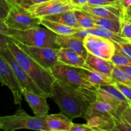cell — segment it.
Segmentation results:
<instances>
[{
    "label": "cell",
    "mask_w": 131,
    "mask_h": 131,
    "mask_svg": "<svg viewBox=\"0 0 131 131\" xmlns=\"http://www.w3.org/2000/svg\"><path fill=\"white\" fill-rule=\"evenodd\" d=\"M75 36L80 37V38L83 39L86 36L88 35H93L99 36V37H104V38L109 39L110 40L113 41L116 43H126V42H129L125 38L121 37V35L118 33H114L111 31L107 30V29H104V28H100L97 26L95 28L88 29H81L77 33H74Z\"/></svg>",
    "instance_id": "cell-19"
},
{
    "label": "cell",
    "mask_w": 131,
    "mask_h": 131,
    "mask_svg": "<svg viewBox=\"0 0 131 131\" xmlns=\"http://www.w3.org/2000/svg\"><path fill=\"white\" fill-rule=\"evenodd\" d=\"M69 131H93L87 124H78L73 123Z\"/></svg>",
    "instance_id": "cell-36"
},
{
    "label": "cell",
    "mask_w": 131,
    "mask_h": 131,
    "mask_svg": "<svg viewBox=\"0 0 131 131\" xmlns=\"http://www.w3.org/2000/svg\"><path fill=\"white\" fill-rule=\"evenodd\" d=\"M87 52L98 57L110 60L115 52L114 42L99 36L88 35L83 39Z\"/></svg>",
    "instance_id": "cell-10"
},
{
    "label": "cell",
    "mask_w": 131,
    "mask_h": 131,
    "mask_svg": "<svg viewBox=\"0 0 131 131\" xmlns=\"http://www.w3.org/2000/svg\"><path fill=\"white\" fill-rule=\"evenodd\" d=\"M118 67L120 68V69H121L122 70H124V71H125L127 73H128V74L131 76V66H118Z\"/></svg>",
    "instance_id": "cell-42"
},
{
    "label": "cell",
    "mask_w": 131,
    "mask_h": 131,
    "mask_svg": "<svg viewBox=\"0 0 131 131\" xmlns=\"http://www.w3.org/2000/svg\"><path fill=\"white\" fill-rule=\"evenodd\" d=\"M83 11L96 17L121 19L123 18V10L121 5L89 6L84 5L80 8Z\"/></svg>",
    "instance_id": "cell-15"
},
{
    "label": "cell",
    "mask_w": 131,
    "mask_h": 131,
    "mask_svg": "<svg viewBox=\"0 0 131 131\" xmlns=\"http://www.w3.org/2000/svg\"><path fill=\"white\" fill-rule=\"evenodd\" d=\"M0 33L8 37H11L10 29L6 26L5 21L0 18Z\"/></svg>",
    "instance_id": "cell-37"
},
{
    "label": "cell",
    "mask_w": 131,
    "mask_h": 131,
    "mask_svg": "<svg viewBox=\"0 0 131 131\" xmlns=\"http://www.w3.org/2000/svg\"><path fill=\"white\" fill-rule=\"evenodd\" d=\"M0 83L11 91L14 97V104L20 106L23 95L21 89L13 70L8 63L0 55Z\"/></svg>",
    "instance_id": "cell-12"
},
{
    "label": "cell",
    "mask_w": 131,
    "mask_h": 131,
    "mask_svg": "<svg viewBox=\"0 0 131 131\" xmlns=\"http://www.w3.org/2000/svg\"><path fill=\"white\" fill-rule=\"evenodd\" d=\"M119 115L126 120L131 122V104L128 103L121 110Z\"/></svg>",
    "instance_id": "cell-35"
},
{
    "label": "cell",
    "mask_w": 131,
    "mask_h": 131,
    "mask_svg": "<svg viewBox=\"0 0 131 131\" xmlns=\"http://www.w3.org/2000/svg\"><path fill=\"white\" fill-rule=\"evenodd\" d=\"M71 4L76 8H80L84 5H87L89 0H69Z\"/></svg>",
    "instance_id": "cell-39"
},
{
    "label": "cell",
    "mask_w": 131,
    "mask_h": 131,
    "mask_svg": "<svg viewBox=\"0 0 131 131\" xmlns=\"http://www.w3.org/2000/svg\"><path fill=\"white\" fill-rule=\"evenodd\" d=\"M55 79L79 88L96 92L98 86L92 84L84 78L81 67H74L58 63L50 69Z\"/></svg>",
    "instance_id": "cell-6"
},
{
    "label": "cell",
    "mask_w": 131,
    "mask_h": 131,
    "mask_svg": "<svg viewBox=\"0 0 131 131\" xmlns=\"http://www.w3.org/2000/svg\"><path fill=\"white\" fill-rule=\"evenodd\" d=\"M11 5L6 0H0V18L5 20L8 13Z\"/></svg>",
    "instance_id": "cell-33"
},
{
    "label": "cell",
    "mask_w": 131,
    "mask_h": 131,
    "mask_svg": "<svg viewBox=\"0 0 131 131\" xmlns=\"http://www.w3.org/2000/svg\"><path fill=\"white\" fill-rule=\"evenodd\" d=\"M9 4L12 6H15V5H17L18 4L17 3L16 0H6Z\"/></svg>",
    "instance_id": "cell-43"
},
{
    "label": "cell",
    "mask_w": 131,
    "mask_h": 131,
    "mask_svg": "<svg viewBox=\"0 0 131 131\" xmlns=\"http://www.w3.org/2000/svg\"><path fill=\"white\" fill-rule=\"evenodd\" d=\"M96 100H102L118 107L128 104V100L114 84L100 85L96 90Z\"/></svg>",
    "instance_id": "cell-13"
},
{
    "label": "cell",
    "mask_w": 131,
    "mask_h": 131,
    "mask_svg": "<svg viewBox=\"0 0 131 131\" xmlns=\"http://www.w3.org/2000/svg\"><path fill=\"white\" fill-rule=\"evenodd\" d=\"M111 77L116 81L119 82V83H121L131 87L130 75L116 65H115L113 69Z\"/></svg>",
    "instance_id": "cell-26"
},
{
    "label": "cell",
    "mask_w": 131,
    "mask_h": 131,
    "mask_svg": "<svg viewBox=\"0 0 131 131\" xmlns=\"http://www.w3.org/2000/svg\"><path fill=\"white\" fill-rule=\"evenodd\" d=\"M21 92L35 116H44L48 115L49 106L46 101L47 97L40 95L25 88L21 89Z\"/></svg>",
    "instance_id": "cell-14"
},
{
    "label": "cell",
    "mask_w": 131,
    "mask_h": 131,
    "mask_svg": "<svg viewBox=\"0 0 131 131\" xmlns=\"http://www.w3.org/2000/svg\"><path fill=\"white\" fill-rule=\"evenodd\" d=\"M131 5V0H121V6L123 10L127 9Z\"/></svg>",
    "instance_id": "cell-41"
},
{
    "label": "cell",
    "mask_w": 131,
    "mask_h": 131,
    "mask_svg": "<svg viewBox=\"0 0 131 131\" xmlns=\"http://www.w3.org/2000/svg\"><path fill=\"white\" fill-rule=\"evenodd\" d=\"M0 55L3 56V58L10 65L13 70V72L17 80L19 86H20L21 89L25 88L33 93H37L40 95L46 96L48 97L47 95L45 93V92L37 85V83L30 77V75L19 66L8 47L5 49H0Z\"/></svg>",
    "instance_id": "cell-8"
},
{
    "label": "cell",
    "mask_w": 131,
    "mask_h": 131,
    "mask_svg": "<svg viewBox=\"0 0 131 131\" xmlns=\"http://www.w3.org/2000/svg\"><path fill=\"white\" fill-rule=\"evenodd\" d=\"M89 14V13H88ZM92 17L95 24L100 28L111 31L114 33L120 35L121 32V19H110V18L100 17L90 14Z\"/></svg>",
    "instance_id": "cell-24"
},
{
    "label": "cell",
    "mask_w": 131,
    "mask_h": 131,
    "mask_svg": "<svg viewBox=\"0 0 131 131\" xmlns=\"http://www.w3.org/2000/svg\"><path fill=\"white\" fill-rule=\"evenodd\" d=\"M131 17V5L127 9L123 10V18L128 20Z\"/></svg>",
    "instance_id": "cell-40"
},
{
    "label": "cell",
    "mask_w": 131,
    "mask_h": 131,
    "mask_svg": "<svg viewBox=\"0 0 131 131\" xmlns=\"http://www.w3.org/2000/svg\"><path fill=\"white\" fill-rule=\"evenodd\" d=\"M120 35L131 42V22L124 18H122L121 22Z\"/></svg>",
    "instance_id": "cell-28"
},
{
    "label": "cell",
    "mask_w": 131,
    "mask_h": 131,
    "mask_svg": "<svg viewBox=\"0 0 131 131\" xmlns=\"http://www.w3.org/2000/svg\"><path fill=\"white\" fill-rule=\"evenodd\" d=\"M85 60H86V65L84 67L111 77L112 72L115 66L111 60H105L98 57L89 52L87 53Z\"/></svg>",
    "instance_id": "cell-18"
},
{
    "label": "cell",
    "mask_w": 131,
    "mask_h": 131,
    "mask_svg": "<svg viewBox=\"0 0 131 131\" xmlns=\"http://www.w3.org/2000/svg\"><path fill=\"white\" fill-rule=\"evenodd\" d=\"M114 131H131V122L122 117L119 113Z\"/></svg>",
    "instance_id": "cell-29"
},
{
    "label": "cell",
    "mask_w": 131,
    "mask_h": 131,
    "mask_svg": "<svg viewBox=\"0 0 131 131\" xmlns=\"http://www.w3.org/2000/svg\"><path fill=\"white\" fill-rule=\"evenodd\" d=\"M8 47L19 66L45 92L48 97L50 98L53 83L55 78L50 69L43 67L30 57L10 37L8 39Z\"/></svg>",
    "instance_id": "cell-2"
},
{
    "label": "cell",
    "mask_w": 131,
    "mask_h": 131,
    "mask_svg": "<svg viewBox=\"0 0 131 131\" xmlns=\"http://www.w3.org/2000/svg\"><path fill=\"white\" fill-rule=\"evenodd\" d=\"M9 37L0 33V49L8 48V39Z\"/></svg>",
    "instance_id": "cell-38"
},
{
    "label": "cell",
    "mask_w": 131,
    "mask_h": 131,
    "mask_svg": "<svg viewBox=\"0 0 131 131\" xmlns=\"http://www.w3.org/2000/svg\"><path fill=\"white\" fill-rule=\"evenodd\" d=\"M44 116H30L20 108L14 115L0 116L1 129L5 131H14L22 129L48 131L44 124Z\"/></svg>",
    "instance_id": "cell-5"
},
{
    "label": "cell",
    "mask_w": 131,
    "mask_h": 131,
    "mask_svg": "<svg viewBox=\"0 0 131 131\" xmlns=\"http://www.w3.org/2000/svg\"><path fill=\"white\" fill-rule=\"evenodd\" d=\"M40 19H41V25H43L44 26L51 30L56 35H73L77 33L81 29H83L80 28H73V27L68 26L64 24L43 19V18H40Z\"/></svg>",
    "instance_id": "cell-22"
},
{
    "label": "cell",
    "mask_w": 131,
    "mask_h": 131,
    "mask_svg": "<svg viewBox=\"0 0 131 131\" xmlns=\"http://www.w3.org/2000/svg\"><path fill=\"white\" fill-rule=\"evenodd\" d=\"M110 60L116 66H131V59L116 51Z\"/></svg>",
    "instance_id": "cell-27"
},
{
    "label": "cell",
    "mask_w": 131,
    "mask_h": 131,
    "mask_svg": "<svg viewBox=\"0 0 131 131\" xmlns=\"http://www.w3.org/2000/svg\"><path fill=\"white\" fill-rule=\"evenodd\" d=\"M119 107L102 100L91 102L84 118L93 131L114 130Z\"/></svg>",
    "instance_id": "cell-3"
},
{
    "label": "cell",
    "mask_w": 131,
    "mask_h": 131,
    "mask_svg": "<svg viewBox=\"0 0 131 131\" xmlns=\"http://www.w3.org/2000/svg\"><path fill=\"white\" fill-rule=\"evenodd\" d=\"M128 20H130V22H131V17H130V19H128Z\"/></svg>",
    "instance_id": "cell-44"
},
{
    "label": "cell",
    "mask_w": 131,
    "mask_h": 131,
    "mask_svg": "<svg viewBox=\"0 0 131 131\" xmlns=\"http://www.w3.org/2000/svg\"><path fill=\"white\" fill-rule=\"evenodd\" d=\"M73 123L72 120L61 113L47 115L44 119L48 131H69Z\"/></svg>",
    "instance_id": "cell-17"
},
{
    "label": "cell",
    "mask_w": 131,
    "mask_h": 131,
    "mask_svg": "<svg viewBox=\"0 0 131 131\" xmlns=\"http://www.w3.org/2000/svg\"><path fill=\"white\" fill-rule=\"evenodd\" d=\"M119 5H121V0H89L87 3V5H89V6Z\"/></svg>",
    "instance_id": "cell-31"
},
{
    "label": "cell",
    "mask_w": 131,
    "mask_h": 131,
    "mask_svg": "<svg viewBox=\"0 0 131 131\" xmlns=\"http://www.w3.org/2000/svg\"><path fill=\"white\" fill-rule=\"evenodd\" d=\"M58 63L74 67H83L86 60L82 56L73 51L64 48H59L57 54Z\"/></svg>",
    "instance_id": "cell-20"
},
{
    "label": "cell",
    "mask_w": 131,
    "mask_h": 131,
    "mask_svg": "<svg viewBox=\"0 0 131 131\" xmlns=\"http://www.w3.org/2000/svg\"><path fill=\"white\" fill-rule=\"evenodd\" d=\"M116 51L131 59V42L116 43L114 42Z\"/></svg>",
    "instance_id": "cell-30"
},
{
    "label": "cell",
    "mask_w": 131,
    "mask_h": 131,
    "mask_svg": "<svg viewBox=\"0 0 131 131\" xmlns=\"http://www.w3.org/2000/svg\"><path fill=\"white\" fill-rule=\"evenodd\" d=\"M81 69H82L84 78L87 81L96 86L112 84H114L115 82V81L113 79L112 77L108 76L102 73L91 70L86 67H81Z\"/></svg>",
    "instance_id": "cell-21"
},
{
    "label": "cell",
    "mask_w": 131,
    "mask_h": 131,
    "mask_svg": "<svg viewBox=\"0 0 131 131\" xmlns=\"http://www.w3.org/2000/svg\"><path fill=\"white\" fill-rule=\"evenodd\" d=\"M50 98L58 105L60 113L73 120L84 118L90 104L96 100V93L95 91L74 86L55 79Z\"/></svg>",
    "instance_id": "cell-1"
},
{
    "label": "cell",
    "mask_w": 131,
    "mask_h": 131,
    "mask_svg": "<svg viewBox=\"0 0 131 131\" xmlns=\"http://www.w3.org/2000/svg\"><path fill=\"white\" fill-rule=\"evenodd\" d=\"M12 38L30 57L43 67L50 69L54 65L58 64L57 54L59 49L27 46L18 42L13 38Z\"/></svg>",
    "instance_id": "cell-9"
},
{
    "label": "cell",
    "mask_w": 131,
    "mask_h": 131,
    "mask_svg": "<svg viewBox=\"0 0 131 131\" xmlns=\"http://www.w3.org/2000/svg\"><path fill=\"white\" fill-rule=\"evenodd\" d=\"M4 21L10 29L16 30H26L41 25L40 18L33 16L19 5L10 7Z\"/></svg>",
    "instance_id": "cell-7"
},
{
    "label": "cell",
    "mask_w": 131,
    "mask_h": 131,
    "mask_svg": "<svg viewBox=\"0 0 131 131\" xmlns=\"http://www.w3.org/2000/svg\"><path fill=\"white\" fill-rule=\"evenodd\" d=\"M48 0H16L17 3L24 8H27L29 6L36 5L37 3L44 2Z\"/></svg>",
    "instance_id": "cell-34"
},
{
    "label": "cell",
    "mask_w": 131,
    "mask_h": 131,
    "mask_svg": "<svg viewBox=\"0 0 131 131\" xmlns=\"http://www.w3.org/2000/svg\"><path fill=\"white\" fill-rule=\"evenodd\" d=\"M73 11L80 28L83 29H88L97 27L89 14L82 9L76 8H74Z\"/></svg>",
    "instance_id": "cell-25"
},
{
    "label": "cell",
    "mask_w": 131,
    "mask_h": 131,
    "mask_svg": "<svg viewBox=\"0 0 131 131\" xmlns=\"http://www.w3.org/2000/svg\"><path fill=\"white\" fill-rule=\"evenodd\" d=\"M114 84L128 100V102L131 104V87L119 82L116 81Z\"/></svg>",
    "instance_id": "cell-32"
},
{
    "label": "cell",
    "mask_w": 131,
    "mask_h": 131,
    "mask_svg": "<svg viewBox=\"0 0 131 131\" xmlns=\"http://www.w3.org/2000/svg\"><path fill=\"white\" fill-rule=\"evenodd\" d=\"M1 125H0V130H1Z\"/></svg>",
    "instance_id": "cell-45"
},
{
    "label": "cell",
    "mask_w": 131,
    "mask_h": 131,
    "mask_svg": "<svg viewBox=\"0 0 131 131\" xmlns=\"http://www.w3.org/2000/svg\"><path fill=\"white\" fill-rule=\"evenodd\" d=\"M10 37L27 46L59 49L55 42L57 35L46 27L37 26L26 30L10 29Z\"/></svg>",
    "instance_id": "cell-4"
},
{
    "label": "cell",
    "mask_w": 131,
    "mask_h": 131,
    "mask_svg": "<svg viewBox=\"0 0 131 131\" xmlns=\"http://www.w3.org/2000/svg\"><path fill=\"white\" fill-rule=\"evenodd\" d=\"M55 42L59 48H64L73 51L86 59L87 51L83 45V39L74 35H57Z\"/></svg>",
    "instance_id": "cell-16"
},
{
    "label": "cell",
    "mask_w": 131,
    "mask_h": 131,
    "mask_svg": "<svg viewBox=\"0 0 131 131\" xmlns=\"http://www.w3.org/2000/svg\"><path fill=\"white\" fill-rule=\"evenodd\" d=\"M74 8V7L71 4L69 0H48L25 9L33 16L41 18Z\"/></svg>",
    "instance_id": "cell-11"
},
{
    "label": "cell",
    "mask_w": 131,
    "mask_h": 131,
    "mask_svg": "<svg viewBox=\"0 0 131 131\" xmlns=\"http://www.w3.org/2000/svg\"><path fill=\"white\" fill-rule=\"evenodd\" d=\"M73 10H68V11L53 14V15H46V16L42 17L41 18L57 22V23L64 24L68 26L73 27V28H80L78 23H77V18L74 15Z\"/></svg>",
    "instance_id": "cell-23"
}]
</instances>
